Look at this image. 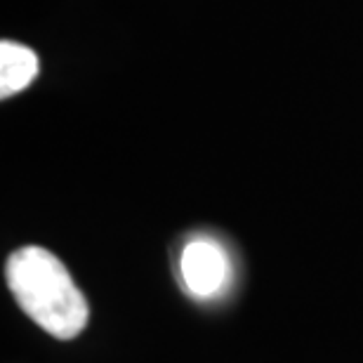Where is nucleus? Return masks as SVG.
Returning a JSON list of instances; mask_svg holds the SVG:
<instances>
[{
    "mask_svg": "<svg viewBox=\"0 0 363 363\" xmlns=\"http://www.w3.org/2000/svg\"><path fill=\"white\" fill-rule=\"evenodd\" d=\"M7 288L21 311L57 340H74L90 318V307L60 257L40 248L24 245L7 257Z\"/></svg>",
    "mask_w": 363,
    "mask_h": 363,
    "instance_id": "obj_1",
    "label": "nucleus"
},
{
    "mask_svg": "<svg viewBox=\"0 0 363 363\" xmlns=\"http://www.w3.org/2000/svg\"><path fill=\"white\" fill-rule=\"evenodd\" d=\"M179 272L184 286L199 297H210L224 286L229 264L222 248L213 241L199 238V241L186 243L182 250Z\"/></svg>",
    "mask_w": 363,
    "mask_h": 363,
    "instance_id": "obj_2",
    "label": "nucleus"
},
{
    "mask_svg": "<svg viewBox=\"0 0 363 363\" xmlns=\"http://www.w3.org/2000/svg\"><path fill=\"white\" fill-rule=\"evenodd\" d=\"M35 76H38V57L31 48L12 40L0 43V97L7 99L28 88Z\"/></svg>",
    "mask_w": 363,
    "mask_h": 363,
    "instance_id": "obj_3",
    "label": "nucleus"
}]
</instances>
